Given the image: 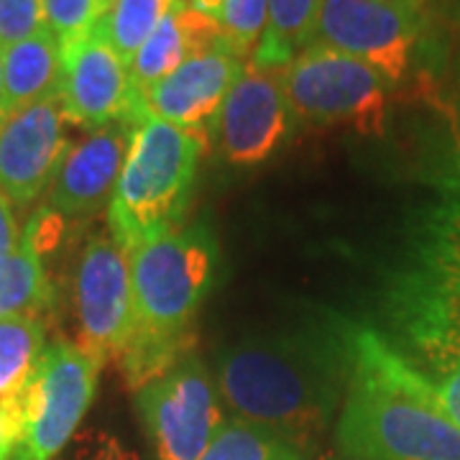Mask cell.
<instances>
[{
	"label": "cell",
	"instance_id": "ba28073f",
	"mask_svg": "<svg viewBox=\"0 0 460 460\" xmlns=\"http://www.w3.org/2000/svg\"><path fill=\"white\" fill-rule=\"evenodd\" d=\"M80 348L100 363L120 358L136 332L131 251L111 233L93 235L83 248L75 277Z\"/></svg>",
	"mask_w": 460,
	"mask_h": 460
},
{
	"label": "cell",
	"instance_id": "484cf974",
	"mask_svg": "<svg viewBox=\"0 0 460 460\" xmlns=\"http://www.w3.org/2000/svg\"><path fill=\"white\" fill-rule=\"evenodd\" d=\"M54 460H141L120 438L105 429H87L72 438V443Z\"/></svg>",
	"mask_w": 460,
	"mask_h": 460
},
{
	"label": "cell",
	"instance_id": "30bf717a",
	"mask_svg": "<svg viewBox=\"0 0 460 460\" xmlns=\"http://www.w3.org/2000/svg\"><path fill=\"white\" fill-rule=\"evenodd\" d=\"M62 47L57 98L66 123L98 131L118 120L141 123L148 113L144 95L133 87L128 65L98 33H87Z\"/></svg>",
	"mask_w": 460,
	"mask_h": 460
},
{
	"label": "cell",
	"instance_id": "4dcf8cb0",
	"mask_svg": "<svg viewBox=\"0 0 460 460\" xmlns=\"http://www.w3.org/2000/svg\"><path fill=\"white\" fill-rule=\"evenodd\" d=\"M384 3H394V5H404V8H414V11H422L429 0H384Z\"/></svg>",
	"mask_w": 460,
	"mask_h": 460
},
{
	"label": "cell",
	"instance_id": "4fadbf2b",
	"mask_svg": "<svg viewBox=\"0 0 460 460\" xmlns=\"http://www.w3.org/2000/svg\"><path fill=\"white\" fill-rule=\"evenodd\" d=\"M57 95L0 118V192L13 208H29L54 181L69 148Z\"/></svg>",
	"mask_w": 460,
	"mask_h": 460
},
{
	"label": "cell",
	"instance_id": "f1b7e54d",
	"mask_svg": "<svg viewBox=\"0 0 460 460\" xmlns=\"http://www.w3.org/2000/svg\"><path fill=\"white\" fill-rule=\"evenodd\" d=\"M18 241H21V233H18L13 205L0 192V256L8 253V251H13L18 246Z\"/></svg>",
	"mask_w": 460,
	"mask_h": 460
},
{
	"label": "cell",
	"instance_id": "5bb4252c",
	"mask_svg": "<svg viewBox=\"0 0 460 460\" xmlns=\"http://www.w3.org/2000/svg\"><path fill=\"white\" fill-rule=\"evenodd\" d=\"M243 72L246 62L217 41L181 62L162 83L148 87L144 105L151 115L208 141L230 87Z\"/></svg>",
	"mask_w": 460,
	"mask_h": 460
},
{
	"label": "cell",
	"instance_id": "d4e9b609",
	"mask_svg": "<svg viewBox=\"0 0 460 460\" xmlns=\"http://www.w3.org/2000/svg\"><path fill=\"white\" fill-rule=\"evenodd\" d=\"M47 29L44 0H0V49Z\"/></svg>",
	"mask_w": 460,
	"mask_h": 460
},
{
	"label": "cell",
	"instance_id": "9a60e30c",
	"mask_svg": "<svg viewBox=\"0 0 460 460\" xmlns=\"http://www.w3.org/2000/svg\"><path fill=\"white\" fill-rule=\"evenodd\" d=\"M136 131L138 123L118 120L90 131L83 141L66 148L51 181L47 208L62 217L80 220L111 205Z\"/></svg>",
	"mask_w": 460,
	"mask_h": 460
},
{
	"label": "cell",
	"instance_id": "603a6c76",
	"mask_svg": "<svg viewBox=\"0 0 460 460\" xmlns=\"http://www.w3.org/2000/svg\"><path fill=\"white\" fill-rule=\"evenodd\" d=\"M269 18V0H226L220 11V41L238 59H251Z\"/></svg>",
	"mask_w": 460,
	"mask_h": 460
},
{
	"label": "cell",
	"instance_id": "4316f807",
	"mask_svg": "<svg viewBox=\"0 0 460 460\" xmlns=\"http://www.w3.org/2000/svg\"><path fill=\"white\" fill-rule=\"evenodd\" d=\"M23 417L16 396H0V460H11L21 440Z\"/></svg>",
	"mask_w": 460,
	"mask_h": 460
},
{
	"label": "cell",
	"instance_id": "f546056e",
	"mask_svg": "<svg viewBox=\"0 0 460 460\" xmlns=\"http://www.w3.org/2000/svg\"><path fill=\"white\" fill-rule=\"evenodd\" d=\"M190 8H195V11H199V13H205V16L210 18H220V11H223V3L226 0H184Z\"/></svg>",
	"mask_w": 460,
	"mask_h": 460
},
{
	"label": "cell",
	"instance_id": "ffe728a7",
	"mask_svg": "<svg viewBox=\"0 0 460 460\" xmlns=\"http://www.w3.org/2000/svg\"><path fill=\"white\" fill-rule=\"evenodd\" d=\"M177 0H108L95 31L111 49L131 65L151 31L174 8Z\"/></svg>",
	"mask_w": 460,
	"mask_h": 460
},
{
	"label": "cell",
	"instance_id": "8fae6325",
	"mask_svg": "<svg viewBox=\"0 0 460 460\" xmlns=\"http://www.w3.org/2000/svg\"><path fill=\"white\" fill-rule=\"evenodd\" d=\"M410 328L438 363L460 361V213L435 226L410 289Z\"/></svg>",
	"mask_w": 460,
	"mask_h": 460
},
{
	"label": "cell",
	"instance_id": "d6986e66",
	"mask_svg": "<svg viewBox=\"0 0 460 460\" xmlns=\"http://www.w3.org/2000/svg\"><path fill=\"white\" fill-rule=\"evenodd\" d=\"M320 3L323 0H269L266 29L248 65L284 69L299 51L313 47Z\"/></svg>",
	"mask_w": 460,
	"mask_h": 460
},
{
	"label": "cell",
	"instance_id": "2e32d148",
	"mask_svg": "<svg viewBox=\"0 0 460 460\" xmlns=\"http://www.w3.org/2000/svg\"><path fill=\"white\" fill-rule=\"evenodd\" d=\"M220 41V23L215 18L190 8L184 0H177L174 8L162 18V23L151 31L144 47L136 51L128 65L133 87L144 95L148 87L162 83L181 62L195 57Z\"/></svg>",
	"mask_w": 460,
	"mask_h": 460
},
{
	"label": "cell",
	"instance_id": "cb8c5ba5",
	"mask_svg": "<svg viewBox=\"0 0 460 460\" xmlns=\"http://www.w3.org/2000/svg\"><path fill=\"white\" fill-rule=\"evenodd\" d=\"M108 0H44L47 29L59 44H69L95 31Z\"/></svg>",
	"mask_w": 460,
	"mask_h": 460
},
{
	"label": "cell",
	"instance_id": "3957f363",
	"mask_svg": "<svg viewBox=\"0 0 460 460\" xmlns=\"http://www.w3.org/2000/svg\"><path fill=\"white\" fill-rule=\"evenodd\" d=\"M136 332L120 356L133 392L192 353L190 325L217 274V243L205 226L166 230L131 251Z\"/></svg>",
	"mask_w": 460,
	"mask_h": 460
},
{
	"label": "cell",
	"instance_id": "8992f818",
	"mask_svg": "<svg viewBox=\"0 0 460 460\" xmlns=\"http://www.w3.org/2000/svg\"><path fill=\"white\" fill-rule=\"evenodd\" d=\"M102 363L77 343L57 341L44 348L29 384L18 392L23 429L11 460H54L93 404Z\"/></svg>",
	"mask_w": 460,
	"mask_h": 460
},
{
	"label": "cell",
	"instance_id": "277c9868",
	"mask_svg": "<svg viewBox=\"0 0 460 460\" xmlns=\"http://www.w3.org/2000/svg\"><path fill=\"white\" fill-rule=\"evenodd\" d=\"M205 146V138L156 115L141 118L108 205L111 235L120 246L136 251L166 230L180 228Z\"/></svg>",
	"mask_w": 460,
	"mask_h": 460
},
{
	"label": "cell",
	"instance_id": "7c38bea8",
	"mask_svg": "<svg viewBox=\"0 0 460 460\" xmlns=\"http://www.w3.org/2000/svg\"><path fill=\"white\" fill-rule=\"evenodd\" d=\"M292 126L295 115L281 87V69L246 65L215 118L213 133L228 164L256 166L287 141Z\"/></svg>",
	"mask_w": 460,
	"mask_h": 460
},
{
	"label": "cell",
	"instance_id": "5b68a950",
	"mask_svg": "<svg viewBox=\"0 0 460 460\" xmlns=\"http://www.w3.org/2000/svg\"><path fill=\"white\" fill-rule=\"evenodd\" d=\"M281 87L295 120L384 131L392 83L356 57L313 44L281 69Z\"/></svg>",
	"mask_w": 460,
	"mask_h": 460
},
{
	"label": "cell",
	"instance_id": "52a82bcc",
	"mask_svg": "<svg viewBox=\"0 0 460 460\" xmlns=\"http://www.w3.org/2000/svg\"><path fill=\"white\" fill-rule=\"evenodd\" d=\"M136 404L154 460H199L228 422L215 376L198 353L138 389Z\"/></svg>",
	"mask_w": 460,
	"mask_h": 460
},
{
	"label": "cell",
	"instance_id": "7402d4cb",
	"mask_svg": "<svg viewBox=\"0 0 460 460\" xmlns=\"http://www.w3.org/2000/svg\"><path fill=\"white\" fill-rule=\"evenodd\" d=\"M199 460H305V456L266 429L228 420Z\"/></svg>",
	"mask_w": 460,
	"mask_h": 460
},
{
	"label": "cell",
	"instance_id": "6da1fadb",
	"mask_svg": "<svg viewBox=\"0 0 460 460\" xmlns=\"http://www.w3.org/2000/svg\"><path fill=\"white\" fill-rule=\"evenodd\" d=\"M350 378L335 428L348 460H460V428L422 371L384 338L361 330L350 343Z\"/></svg>",
	"mask_w": 460,
	"mask_h": 460
},
{
	"label": "cell",
	"instance_id": "ac0fdd59",
	"mask_svg": "<svg viewBox=\"0 0 460 460\" xmlns=\"http://www.w3.org/2000/svg\"><path fill=\"white\" fill-rule=\"evenodd\" d=\"M44 251L23 228L13 251L0 256V317L39 314L51 305V284Z\"/></svg>",
	"mask_w": 460,
	"mask_h": 460
},
{
	"label": "cell",
	"instance_id": "7a4b0ae2",
	"mask_svg": "<svg viewBox=\"0 0 460 460\" xmlns=\"http://www.w3.org/2000/svg\"><path fill=\"white\" fill-rule=\"evenodd\" d=\"M332 350L299 341H243L217 353L215 384L233 420L313 450L343 389Z\"/></svg>",
	"mask_w": 460,
	"mask_h": 460
},
{
	"label": "cell",
	"instance_id": "9c48e42d",
	"mask_svg": "<svg viewBox=\"0 0 460 460\" xmlns=\"http://www.w3.org/2000/svg\"><path fill=\"white\" fill-rule=\"evenodd\" d=\"M422 11L384 0H323L314 44H325L378 69L396 84L410 69Z\"/></svg>",
	"mask_w": 460,
	"mask_h": 460
},
{
	"label": "cell",
	"instance_id": "44dd1931",
	"mask_svg": "<svg viewBox=\"0 0 460 460\" xmlns=\"http://www.w3.org/2000/svg\"><path fill=\"white\" fill-rule=\"evenodd\" d=\"M44 323L39 314L0 317V396H16L44 353Z\"/></svg>",
	"mask_w": 460,
	"mask_h": 460
},
{
	"label": "cell",
	"instance_id": "83f0119b",
	"mask_svg": "<svg viewBox=\"0 0 460 460\" xmlns=\"http://www.w3.org/2000/svg\"><path fill=\"white\" fill-rule=\"evenodd\" d=\"M429 381L447 417L460 428V361L443 363L440 376L429 378Z\"/></svg>",
	"mask_w": 460,
	"mask_h": 460
},
{
	"label": "cell",
	"instance_id": "e0dca14e",
	"mask_svg": "<svg viewBox=\"0 0 460 460\" xmlns=\"http://www.w3.org/2000/svg\"><path fill=\"white\" fill-rule=\"evenodd\" d=\"M59 72L62 47L49 29L0 49V118L57 95Z\"/></svg>",
	"mask_w": 460,
	"mask_h": 460
},
{
	"label": "cell",
	"instance_id": "1f68e13d",
	"mask_svg": "<svg viewBox=\"0 0 460 460\" xmlns=\"http://www.w3.org/2000/svg\"><path fill=\"white\" fill-rule=\"evenodd\" d=\"M453 123H456V141H458V162H460V100L456 105V115H453Z\"/></svg>",
	"mask_w": 460,
	"mask_h": 460
}]
</instances>
